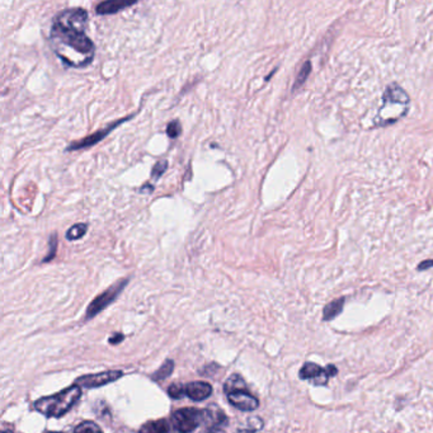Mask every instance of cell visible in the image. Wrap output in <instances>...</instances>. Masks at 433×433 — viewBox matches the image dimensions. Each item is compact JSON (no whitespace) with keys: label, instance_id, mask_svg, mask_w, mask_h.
<instances>
[{"label":"cell","instance_id":"1","mask_svg":"<svg viewBox=\"0 0 433 433\" xmlns=\"http://www.w3.org/2000/svg\"><path fill=\"white\" fill-rule=\"evenodd\" d=\"M88 17L85 9L70 8L52 21L50 42L56 56L69 68L82 69L94 59L95 46L85 32Z\"/></svg>","mask_w":433,"mask_h":433},{"label":"cell","instance_id":"2","mask_svg":"<svg viewBox=\"0 0 433 433\" xmlns=\"http://www.w3.org/2000/svg\"><path fill=\"white\" fill-rule=\"evenodd\" d=\"M82 396V387L73 385L51 396H45L35 403V409L50 418H59L66 414Z\"/></svg>","mask_w":433,"mask_h":433},{"label":"cell","instance_id":"3","mask_svg":"<svg viewBox=\"0 0 433 433\" xmlns=\"http://www.w3.org/2000/svg\"><path fill=\"white\" fill-rule=\"evenodd\" d=\"M410 97L404 88L400 87L397 83H391L386 87L384 94H382V105L379 108L376 117L374 118V125L376 127H382L387 115L391 108H397L399 111L407 112L409 111Z\"/></svg>","mask_w":433,"mask_h":433},{"label":"cell","instance_id":"4","mask_svg":"<svg viewBox=\"0 0 433 433\" xmlns=\"http://www.w3.org/2000/svg\"><path fill=\"white\" fill-rule=\"evenodd\" d=\"M205 420V410L183 408L172 414V424L178 433H191Z\"/></svg>","mask_w":433,"mask_h":433},{"label":"cell","instance_id":"5","mask_svg":"<svg viewBox=\"0 0 433 433\" xmlns=\"http://www.w3.org/2000/svg\"><path fill=\"white\" fill-rule=\"evenodd\" d=\"M131 117H132V116H128V117L126 118H121V120H117L113 123H111V125H108L107 127L102 128V130H98L97 132H93L92 135L85 136V138L80 139V140L73 141V143H70L69 145H68L66 151H77V150H82V149H87V148H90V146L97 145V144L101 143L103 139L107 138V136L110 135L115 128H117L118 126L122 125L123 122L130 120Z\"/></svg>","mask_w":433,"mask_h":433},{"label":"cell","instance_id":"6","mask_svg":"<svg viewBox=\"0 0 433 433\" xmlns=\"http://www.w3.org/2000/svg\"><path fill=\"white\" fill-rule=\"evenodd\" d=\"M127 282H128L127 280L118 281L117 283H115V285L111 286L110 288H107L105 292H102L99 296H97V297L90 303V305L88 306L87 319L93 318V316L97 315L99 311H102L103 309L107 308V306L110 305V304L112 303L118 295H120V292L125 288V286L127 285Z\"/></svg>","mask_w":433,"mask_h":433},{"label":"cell","instance_id":"7","mask_svg":"<svg viewBox=\"0 0 433 433\" xmlns=\"http://www.w3.org/2000/svg\"><path fill=\"white\" fill-rule=\"evenodd\" d=\"M123 376L122 371H105L99 372V374H92V375H85V376L79 377L77 380V385H79L80 387H85V389H94V387L103 386V385H107L110 382L116 381L120 377Z\"/></svg>","mask_w":433,"mask_h":433},{"label":"cell","instance_id":"8","mask_svg":"<svg viewBox=\"0 0 433 433\" xmlns=\"http://www.w3.org/2000/svg\"><path fill=\"white\" fill-rule=\"evenodd\" d=\"M298 377L301 380H306V381L316 385V386L326 385L328 380L330 379L325 367H321L320 364L314 363V362H305L304 366L300 369Z\"/></svg>","mask_w":433,"mask_h":433},{"label":"cell","instance_id":"9","mask_svg":"<svg viewBox=\"0 0 433 433\" xmlns=\"http://www.w3.org/2000/svg\"><path fill=\"white\" fill-rule=\"evenodd\" d=\"M227 395V400L230 404L234 405L237 409L242 410V412H253L259 407V402L254 395H252L248 389L237 390V391L229 392Z\"/></svg>","mask_w":433,"mask_h":433},{"label":"cell","instance_id":"10","mask_svg":"<svg viewBox=\"0 0 433 433\" xmlns=\"http://www.w3.org/2000/svg\"><path fill=\"white\" fill-rule=\"evenodd\" d=\"M184 392H186V396H188L193 402H202L211 396L212 386L209 382L204 381L189 382L184 385Z\"/></svg>","mask_w":433,"mask_h":433},{"label":"cell","instance_id":"11","mask_svg":"<svg viewBox=\"0 0 433 433\" xmlns=\"http://www.w3.org/2000/svg\"><path fill=\"white\" fill-rule=\"evenodd\" d=\"M136 2H116V0H110V2H102L95 8V13L99 16H110V14H116L120 11L135 6Z\"/></svg>","mask_w":433,"mask_h":433},{"label":"cell","instance_id":"12","mask_svg":"<svg viewBox=\"0 0 433 433\" xmlns=\"http://www.w3.org/2000/svg\"><path fill=\"white\" fill-rule=\"evenodd\" d=\"M344 303H346V298L344 297H338L336 300L330 301V303L326 304L323 309V320L324 321H330L333 319H336L339 314L343 311Z\"/></svg>","mask_w":433,"mask_h":433},{"label":"cell","instance_id":"13","mask_svg":"<svg viewBox=\"0 0 433 433\" xmlns=\"http://www.w3.org/2000/svg\"><path fill=\"white\" fill-rule=\"evenodd\" d=\"M140 433H171V425L166 419L150 420L140 428Z\"/></svg>","mask_w":433,"mask_h":433},{"label":"cell","instance_id":"14","mask_svg":"<svg viewBox=\"0 0 433 433\" xmlns=\"http://www.w3.org/2000/svg\"><path fill=\"white\" fill-rule=\"evenodd\" d=\"M205 419L214 425L212 428H220L227 422L226 415L216 407H210L209 409L205 410Z\"/></svg>","mask_w":433,"mask_h":433},{"label":"cell","instance_id":"15","mask_svg":"<svg viewBox=\"0 0 433 433\" xmlns=\"http://www.w3.org/2000/svg\"><path fill=\"white\" fill-rule=\"evenodd\" d=\"M311 69H313V64H311L310 60H306V61L303 64V66H301L300 72H298L297 75H296L295 82H293V85H292V92H296L298 88H301L304 84H305L309 75H310Z\"/></svg>","mask_w":433,"mask_h":433},{"label":"cell","instance_id":"16","mask_svg":"<svg viewBox=\"0 0 433 433\" xmlns=\"http://www.w3.org/2000/svg\"><path fill=\"white\" fill-rule=\"evenodd\" d=\"M242 389H248L247 384H245L244 379H243L240 375H237V374L231 375V376L226 380V382H225L224 385V390L226 394H229V392H232V391H237V390H242Z\"/></svg>","mask_w":433,"mask_h":433},{"label":"cell","instance_id":"17","mask_svg":"<svg viewBox=\"0 0 433 433\" xmlns=\"http://www.w3.org/2000/svg\"><path fill=\"white\" fill-rule=\"evenodd\" d=\"M87 231L88 225L84 224V222H78V224L73 225V226L68 230L65 238H66L69 242H75V240L82 239V238L87 234Z\"/></svg>","mask_w":433,"mask_h":433},{"label":"cell","instance_id":"18","mask_svg":"<svg viewBox=\"0 0 433 433\" xmlns=\"http://www.w3.org/2000/svg\"><path fill=\"white\" fill-rule=\"evenodd\" d=\"M74 433H103V432L99 428V425L95 424L94 422L85 420V422H82L80 424H78L77 427H75Z\"/></svg>","mask_w":433,"mask_h":433},{"label":"cell","instance_id":"19","mask_svg":"<svg viewBox=\"0 0 433 433\" xmlns=\"http://www.w3.org/2000/svg\"><path fill=\"white\" fill-rule=\"evenodd\" d=\"M263 428V420L260 418L254 417L248 419V425L244 429H240V433H255Z\"/></svg>","mask_w":433,"mask_h":433},{"label":"cell","instance_id":"20","mask_svg":"<svg viewBox=\"0 0 433 433\" xmlns=\"http://www.w3.org/2000/svg\"><path fill=\"white\" fill-rule=\"evenodd\" d=\"M173 369H174V362L171 361V359H168V361L165 362V364L156 371V374L154 375V379L155 380L166 379V377L171 376V374L173 372Z\"/></svg>","mask_w":433,"mask_h":433},{"label":"cell","instance_id":"21","mask_svg":"<svg viewBox=\"0 0 433 433\" xmlns=\"http://www.w3.org/2000/svg\"><path fill=\"white\" fill-rule=\"evenodd\" d=\"M182 134V125L178 120L171 121L166 126V135L171 139H177L179 138Z\"/></svg>","mask_w":433,"mask_h":433},{"label":"cell","instance_id":"22","mask_svg":"<svg viewBox=\"0 0 433 433\" xmlns=\"http://www.w3.org/2000/svg\"><path fill=\"white\" fill-rule=\"evenodd\" d=\"M166 169H168V161L166 160L158 161V163H155V165L153 166V169H151V178H153L154 181H156V179H159L161 176H163L164 172H165Z\"/></svg>","mask_w":433,"mask_h":433},{"label":"cell","instance_id":"23","mask_svg":"<svg viewBox=\"0 0 433 433\" xmlns=\"http://www.w3.org/2000/svg\"><path fill=\"white\" fill-rule=\"evenodd\" d=\"M56 249H57V235L56 232H54V234L50 237L49 252H47L46 257L44 258V262H49V260L54 259L55 254H56Z\"/></svg>","mask_w":433,"mask_h":433},{"label":"cell","instance_id":"24","mask_svg":"<svg viewBox=\"0 0 433 433\" xmlns=\"http://www.w3.org/2000/svg\"><path fill=\"white\" fill-rule=\"evenodd\" d=\"M168 394L171 395L173 399H182L183 396H186V392H184V386L181 384H173L169 386Z\"/></svg>","mask_w":433,"mask_h":433},{"label":"cell","instance_id":"25","mask_svg":"<svg viewBox=\"0 0 433 433\" xmlns=\"http://www.w3.org/2000/svg\"><path fill=\"white\" fill-rule=\"evenodd\" d=\"M429 268H433V259H425L417 265L418 271H427Z\"/></svg>","mask_w":433,"mask_h":433},{"label":"cell","instance_id":"26","mask_svg":"<svg viewBox=\"0 0 433 433\" xmlns=\"http://www.w3.org/2000/svg\"><path fill=\"white\" fill-rule=\"evenodd\" d=\"M325 369H326V372H328V375L330 377L337 376V374H338V369H337L334 364H328V366H325Z\"/></svg>","mask_w":433,"mask_h":433},{"label":"cell","instance_id":"27","mask_svg":"<svg viewBox=\"0 0 433 433\" xmlns=\"http://www.w3.org/2000/svg\"><path fill=\"white\" fill-rule=\"evenodd\" d=\"M123 339V336L122 334H117V336L115 337V338H111V343H113V344H116V343H118V342H121Z\"/></svg>","mask_w":433,"mask_h":433},{"label":"cell","instance_id":"28","mask_svg":"<svg viewBox=\"0 0 433 433\" xmlns=\"http://www.w3.org/2000/svg\"><path fill=\"white\" fill-rule=\"evenodd\" d=\"M207 433H226V432H225L224 429H221V428H211Z\"/></svg>","mask_w":433,"mask_h":433},{"label":"cell","instance_id":"29","mask_svg":"<svg viewBox=\"0 0 433 433\" xmlns=\"http://www.w3.org/2000/svg\"><path fill=\"white\" fill-rule=\"evenodd\" d=\"M2 433H13V432H12V430H3Z\"/></svg>","mask_w":433,"mask_h":433},{"label":"cell","instance_id":"30","mask_svg":"<svg viewBox=\"0 0 433 433\" xmlns=\"http://www.w3.org/2000/svg\"><path fill=\"white\" fill-rule=\"evenodd\" d=\"M50 433H61V432H50Z\"/></svg>","mask_w":433,"mask_h":433}]
</instances>
